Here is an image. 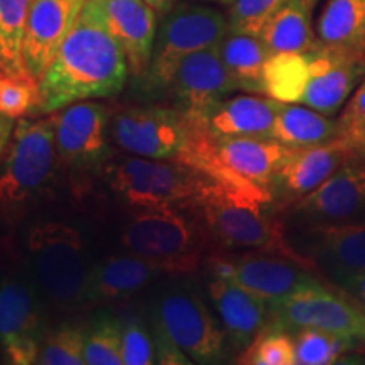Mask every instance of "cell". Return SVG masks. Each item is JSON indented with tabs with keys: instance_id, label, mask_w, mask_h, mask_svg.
<instances>
[{
	"instance_id": "obj_28",
	"label": "cell",
	"mask_w": 365,
	"mask_h": 365,
	"mask_svg": "<svg viewBox=\"0 0 365 365\" xmlns=\"http://www.w3.org/2000/svg\"><path fill=\"white\" fill-rule=\"evenodd\" d=\"M312 11L304 0H287L267 22L259 38L269 53H308L318 46Z\"/></svg>"
},
{
	"instance_id": "obj_43",
	"label": "cell",
	"mask_w": 365,
	"mask_h": 365,
	"mask_svg": "<svg viewBox=\"0 0 365 365\" xmlns=\"http://www.w3.org/2000/svg\"><path fill=\"white\" fill-rule=\"evenodd\" d=\"M193 2L210 4V6H212V4H215V6H223V7H228V6H230L232 2H234V0H193Z\"/></svg>"
},
{
	"instance_id": "obj_21",
	"label": "cell",
	"mask_w": 365,
	"mask_h": 365,
	"mask_svg": "<svg viewBox=\"0 0 365 365\" xmlns=\"http://www.w3.org/2000/svg\"><path fill=\"white\" fill-rule=\"evenodd\" d=\"M105 19L124 49L129 73L143 78L153 56L158 33V12L144 0H100Z\"/></svg>"
},
{
	"instance_id": "obj_23",
	"label": "cell",
	"mask_w": 365,
	"mask_h": 365,
	"mask_svg": "<svg viewBox=\"0 0 365 365\" xmlns=\"http://www.w3.org/2000/svg\"><path fill=\"white\" fill-rule=\"evenodd\" d=\"M217 153L227 168L269 191L274 175L289 156L291 148L271 137H232L217 139Z\"/></svg>"
},
{
	"instance_id": "obj_40",
	"label": "cell",
	"mask_w": 365,
	"mask_h": 365,
	"mask_svg": "<svg viewBox=\"0 0 365 365\" xmlns=\"http://www.w3.org/2000/svg\"><path fill=\"white\" fill-rule=\"evenodd\" d=\"M153 340L154 350H156V362L161 365H182L191 364L186 354L164 333L161 328L153 323Z\"/></svg>"
},
{
	"instance_id": "obj_31",
	"label": "cell",
	"mask_w": 365,
	"mask_h": 365,
	"mask_svg": "<svg viewBox=\"0 0 365 365\" xmlns=\"http://www.w3.org/2000/svg\"><path fill=\"white\" fill-rule=\"evenodd\" d=\"M296 365H330L341 362L357 346V339L344 333L303 328L293 333Z\"/></svg>"
},
{
	"instance_id": "obj_6",
	"label": "cell",
	"mask_w": 365,
	"mask_h": 365,
	"mask_svg": "<svg viewBox=\"0 0 365 365\" xmlns=\"http://www.w3.org/2000/svg\"><path fill=\"white\" fill-rule=\"evenodd\" d=\"M27 252L36 282L59 308L85 304L86 261L83 239L75 227L46 222L33 227L27 237Z\"/></svg>"
},
{
	"instance_id": "obj_35",
	"label": "cell",
	"mask_w": 365,
	"mask_h": 365,
	"mask_svg": "<svg viewBox=\"0 0 365 365\" xmlns=\"http://www.w3.org/2000/svg\"><path fill=\"white\" fill-rule=\"evenodd\" d=\"M39 103V81L33 76L0 73V113L11 118L34 115Z\"/></svg>"
},
{
	"instance_id": "obj_7",
	"label": "cell",
	"mask_w": 365,
	"mask_h": 365,
	"mask_svg": "<svg viewBox=\"0 0 365 365\" xmlns=\"http://www.w3.org/2000/svg\"><path fill=\"white\" fill-rule=\"evenodd\" d=\"M122 244L158 272L191 274L202 264L196 230L176 208L137 212L125 227Z\"/></svg>"
},
{
	"instance_id": "obj_17",
	"label": "cell",
	"mask_w": 365,
	"mask_h": 365,
	"mask_svg": "<svg viewBox=\"0 0 365 365\" xmlns=\"http://www.w3.org/2000/svg\"><path fill=\"white\" fill-rule=\"evenodd\" d=\"M86 0H31L22 56L26 70L41 80L83 11Z\"/></svg>"
},
{
	"instance_id": "obj_4",
	"label": "cell",
	"mask_w": 365,
	"mask_h": 365,
	"mask_svg": "<svg viewBox=\"0 0 365 365\" xmlns=\"http://www.w3.org/2000/svg\"><path fill=\"white\" fill-rule=\"evenodd\" d=\"M58 168L54 113L17 118L0 166V208H24L48 190Z\"/></svg>"
},
{
	"instance_id": "obj_42",
	"label": "cell",
	"mask_w": 365,
	"mask_h": 365,
	"mask_svg": "<svg viewBox=\"0 0 365 365\" xmlns=\"http://www.w3.org/2000/svg\"><path fill=\"white\" fill-rule=\"evenodd\" d=\"M145 4H149L154 11L158 12L159 17H163L164 14H168L176 4V0H144Z\"/></svg>"
},
{
	"instance_id": "obj_26",
	"label": "cell",
	"mask_w": 365,
	"mask_h": 365,
	"mask_svg": "<svg viewBox=\"0 0 365 365\" xmlns=\"http://www.w3.org/2000/svg\"><path fill=\"white\" fill-rule=\"evenodd\" d=\"M317 38L328 48L365 56V0H327Z\"/></svg>"
},
{
	"instance_id": "obj_34",
	"label": "cell",
	"mask_w": 365,
	"mask_h": 365,
	"mask_svg": "<svg viewBox=\"0 0 365 365\" xmlns=\"http://www.w3.org/2000/svg\"><path fill=\"white\" fill-rule=\"evenodd\" d=\"M41 365H85V328L61 325L46 333L38 362Z\"/></svg>"
},
{
	"instance_id": "obj_16",
	"label": "cell",
	"mask_w": 365,
	"mask_h": 365,
	"mask_svg": "<svg viewBox=\"0 0 365 365\" xmlns=\"http://www.w3.org/2000/svg\"><path fill=\"white\" fill-rule=\"evenodd\" d=\"M312 75L301 103L331 117L365 78V56L319 44L309 51Z\"/></svg>"
},
{
	"instance_id": "obj_36",
	"label": "cell",
	"mask_w": 365,
	"mask_h": 365,
	"mask_svg": "<svg viewBox=\"0 0 365 365\" xmlns=\"http://www.w3.org/2000/svg\"><path fill=\"white\" fill-rule=\"evenodd\" d=\"M287 0H234L228 6V29L234 33L261 36L271 17Z\"/></svg>"
},
{
	"instance_id": "obj_19",
	"label": "cell",
	"mask_w": 365,
	"mask_h": 365,
	"mask_svg": "<svg viewBox=\"0 0 365 365\" xmlns=\"http://www.w3.org/2000/svg\"><path fill=\"white\" fill-rule=\"evenodd\" d=\"M208 296L232 352H242L269 325V303L220 276H212Z\"/></svg>"
},
{
	"instance_id": "obj_1",
	"label": "cell",
	"mask_w": 365,
	"mask_h": 365,
	"mask_svg": "<svg viewBox=\"0 0 365 365\" xmlns=\"http://www.w3.org/2000/svg\"><path fill=\"white\" fill-rule=\"evenodd\" d=\"M129 65L105 19L100 0H86L83 11L39 80L34 115H48L68 105L100 100L124 88Z\"/></svg>"
},
{
	"instance_id": "obj_3",
	"label": "cell",
	"mask_w": 365,
	"mask_h": 365,
	"mask_svg": "<svg viewBox=\"0 0 365 365\" xmlns=\"http://www.w3.org/2000/svg\"><path fill=\"white\" fill-rule=\"evenodd\" d=\"M108 185L127 207L137 210L193 208L208 176L176 161L130 156L105 166Z\"/></svg>"
},
{
	"instance_id": "obj_27",
	"label": "cell",
	"mask_w": 365,
	"mask_h": 365,
	"mask_svg": "<svg viewBox=\"0 0 365 365\" xmlns=\"http://www.w3.org/2000/svg\"><path fill=\"white\" fill-rule=\"evenodd\" d=\"M272 139L291 149L309 148L336 139V120L312 107L277 103Z\"/></svg>"
},
{
	"instance_id": "obj_12",
	"label": "cell",
	"mask_w": 365,
	"mask_h": 365,
	"mask_svg": "<svg viewBox=\"0 0 365 365\" xmlns=\"http://www.w3.org/2000/svg\"><path fill=\"white\" fill-rule=\"evenodd\" d=\"M269 318L274 325L294 333L303 328H317L359 340L362 331V308L349 296L335 293L322 279L301 286L291 294L269 303Z\"/></svg>"
},
{
	"instance_id": "obj_15",
	"label": "cell",
	"mask_w": 365,
	"mask_h": 365,
	"mask_svg": "<svg viewBox=\"0 0 365 365\" xmlns=\"http://www.w3.org/2000/svg\"><path fill=\"white\" fill-rule=\"evenodd\" d=\"M289 208L299 225H325L365 217V158L346 159L317 190Z\"/></svg>"
},
{
	"instance_id": "obj_45",
	"label": "cell",
	"mask_w": 365,
	"mask_h": 365,
	"mask_svg": "<svg viewBox=\"0 0 365 365\" xmlns=\"http://www.w3.org/2000/svg\"><path fill=\"white\" fill-rule=\"evenodd\" d=\"M304 2H307V4H308V6L313 9V7H314V6H317V4H318V0H304Z\"/></svg>"
},
{
	"instance_id": "obj_13",
	"label": "cell",
	"mask_w": 365,
	"mask_h": 365,
	"mask_svg": "<svg viewBox=\"0 0 365 365\" xmlns=\"http://www.w3.org/2000/svg\"><path fill=\"white\" fill-rule=\"evenodd\" d=\"M46 339L43 309L33 282L17 272L0 279V350L12 365L38 362Z\"/></svg>"
},
{
	"instance_id": "obj_5",
	"label": "cell",
	"mask_w": 365,
	"mask_h": 365,
	"mask_svg": "<svg viewBox=\"0 0 365 365\" xmlns=\"http://www.w3.org/2000/svg\"><path fill=\"white\" fill-rule=\"evenodd\" d=\"M228 33V19L210 4L181 0L161 17L153 56L143 83L148 90L168 88L185 58L217 46Z\"/></svg>"
},
{
	"instance_id": "obj_11",
	"label": "cell",
	"mask_w": 365,
	"mask_h": 365,
	"mask_svg": "<svg viewBox=\"0 0 365 365\" xmlns=\"http://www.w3.org/2000/svg\"><path fill=\"white\" fill-rule=\"evenodd\" d=\"M207 264L212 276L234 281L267 303L284 298L301 286L319 281L314 264L281 254H220L210 257Z\"/></svg>"
},
{
	"instance_id": "obj_30",
	"label": "cell",
	"mask_w": 365,
	"mask_h": 365,
	"mask_svg": "<svg viewBox=\"0 0 365 365\" xmlns=\"http://www.w3.org/2000/svg\"><path fill=\"white\" fill-rule=\"evenodd\" d=\"M31 0H0V73L29 76L22 56V43Z\"/></svg>"
},
{
	"instance_id": "obj_41",
	"label": "cell",
	"mask_w": 365,
	"mask_h": 365,
	"mask_svg": "<svg viewBox=\"0 0 365 365\" xmlns=\"http://www.w3.org/2000/svg\"><path fill=\"white\" fill-rule=\"evenodd\" d=\"M14 127H16V118H11L0 113V163L6 156L9 144H11Z\"/></svg>"
},
{
	"instance_id": "obj_39",
	"label": "cell",
	"mask_w": 365,
	"mask_h": 365,
	"mask_svg": "<svg viewBox=\"0 0 365 365\" xmlns=\"http://www.w3.org/2000/svg\"><path fill=\"white\" fill-rule=\"evenodd\" d=\"M325 274L327 279L331 282L335 289H340L345 296L352 298L355 303L365 307V267L333 269V271Z\"/></svg>"
},
{
	"instance_id": "obj_32",
	"label": "cell",
	"mask_w": 365,
	"mask_h": 365,
	"mask_svg": "<svg viewBox=\"0 0 365 365\" xmlns=\"http://www.w3.org/2000/svg\"><path fill=\"white\" fill-rule=\"evenodd\" d=\"M122 327L110 313H100L85 328V365H124L122 362Z\"/></svg>"
},
{
	"instance_id": "obj_29",
	"label": "cell",
	"mask_w": 365,
	"mask_h": 365,
	"mask_svg": "<svg viewBox=\"0 0 365 365\" xmlns=\"http://www.w3.org/2000/svg\"><path fill=\"white\" fill-rule=\"evenodd\" d=\"M309 75V51L272 53L264 66V95L282 103H301Z\"/></svg>"
},
{
	"instance_id": "obj_18",
	"label": "cell",
	"mask_w": 365,
	"mask_h": 365,
	"mask_svg": "<svg viewBox=\"0 0 365 365\" xmlns=\"http://www.w3.org/2000/svg\"><path fill=\"white\" fill-rule=\"evenodd\" d=\"M350 158H354L352 150L339 137L325 144L291 149L269 186L274 205L291 207L317 190Z\"/></svg>"
},
{
	"instance_id": "obj_14",
	"label": "cell",
	"mask_w": 365,
	"mask_h": 365,
	"mask_svg": "<svg viewBox=\"0 0 365 365\" xmlns=\"http://www.w3.org/2000/svg\"><path fill=\"white\" fill-rule=\"evenodd\" d=\"M217 46H210L182 59L168 86L173 95L171 107L196 124H205L210 112L237 91Z\"/></svg>"
},
{
	"instance_id": "obj_44",
	"label": "cell",
	"mask_w": 365,
	"mask_h": 365,
	"mask_svg": "<svg viewBox=\"0 0 365 365\" xmlns=\"http://www.w3.org/2000/svg\"><path fill=\"white\" fill-rule=\"evenodd\" d=\"M360 308H362V317H364V323H362V331H360V335H359V341H360V344H362V345L365 346V307H362V304H360Z\"/></svg>"
},
{
	"instance_id": "obj_24",
	"label": "cell",
	"mask_w": 365,
	"mask_h": 365,
	"mask_svg": "<svg viewBox=\"0 0 365 365\" xmlns=\"http://www.w3.org/2000/svg\"><path fill=\"white\" fill-rule=\"evenodd\" d=\"M156 274V269L134 254L112 255L88 269L85 303L108 304L127 299L149 284Z\"/></svg>"
},
{
	"instance_id": "obj_38",
	"label": "cell",
	"mask_w": 365,
	"mask_h": 365,
	"mask_svg": "<svg viewBox=\"0 0 365 365\" xmlns=\"http://www.w3.org/2000/svg\"><path fill=\"white\" fill-rule=\"evenodd\" d=\"M122 362L124 365L158 364L153 333L137 318L127 319L122 327Z\"/></svg>"
},
{
	"instance_id": "obj_8",
	"label": "cell",
	"mask_w": 365,
	"mask_h": 365,
	"mask_svg": "<svg viewBox=\"0 0 365 365\" xmlns=\"http://www.w3.org/2000/svg\"><path fill=\"white\" fill-rule=\"evenodd\" d=\"M153 323L180 346L191 364H222L232 352L220 319L191 291L171 289L159 296Z\"/></svg>"
},
{
	"instance_id": "obj_22",
	"label": "cell",
	"mask_w": 365,
	"mask_h": 365,
	"mask_svg": "<svg viewBox=\"0 0 365 365\" xmlns=\"http://www.w3.org/2000/svg\"><path fill=\"white\" fill-rule=\"evenodd\" d=\"M277 100L261 93L235 95L223 98L205 120L207 129L217 139L232 137H271Z\"/></svg>"
},
{
	"instance_id": "obj_10",
	"label": "cell",
	"mask_w": 365,
	"mask_h": 365,
	"mask_svg": "<svg viewBox=\"0 0 365 365\" xmlns=\"http://www.w3.org/2000/svg\"><path fill=\"white\" fill-rule=\"evenodd\" d=\"M54 113V140L58 166L83 175L110 163V118L107 105L76 102Z\"/></svg>"
},
{
	"instance_id": "obj_37",
	"label": "cell",
	"mask_w": 365,
	"mask_h": 365,
	"mask_svg": "<svg viewBox=\"0 0 365 365\" xmlns=\"http://www.w3.org/2000/svg\"><path fill=\"white\" fill-rule=\"evenodd\" d=\"M336 137L352 150L354 156L365 158V78L355 88L336 120Z\"/></svg>"
},
{
	"instance_id": "obj_9",
	"label": "cell",
	"mask_w": 365,
	"mask_h": 365,
	"mask_svg": "<svg viewBox=\"0 0 365 365\" xmlns=\"http://www.w3.org/2000/svg\"><path fill=\"white\" fill-rule=\"evenodd\" d=\"M193 122L173 107H129L112 113L110 139L132 156L182 163Z\"/></svg>"
},
{
	"instance_id": "obj_33",
	"label": "cell",
	"mask_w": 365,
	"mask_h": 365,
	"mask_svg": "<svg viewBox=\"0 0 365 365\" xmlns=\"http://www.w3.org/2000/svg\"><path fill=\"white\" fill-rule=\"evenodd\" d=\"M235 362L244 365H296L293 333L269 322L252 344L239 352Z\"/></svg>"
},
{
	"instance_id": "obj_20",
	"label": "cell",
	"mask_w": 365,
	"mask_h": 365,
	"mask_svg": "<svg viewBox=\"0 0 365 365\" xmlns=\"http://www.w3.org/2000/svg\"><path fill=\"white\" fill-rule=\"evenodd\" d=\"M301 255L322 271L365 267V217L325 225H299Z\"/></svg>"
},
{
	"instance_id": "obj_25",
	"label": "cell",
	"mask_w": 365,
	"mask_h": 365,
	"mask_svg": "<svg viewBox=\"0 0 365 365\" xmlns=\"http://www.w3.org/2000/svg\"><path fill=\"white\" fill-rule=\"evenodd\" d=\"M217 48L237 90L264 95V66L271 56L264 41L259 36L234 33L228 29Z\"/></svg>"
},
{
	"instance_id": "obj_2",
	"label": "cell",
	"mask_w": 365,
	"mask_h": 365,
	"mask_svg": "<svg viewBox=\"0 0 365 365\" xmlns=\"http://www.w3.org/2000/svg\"><path fill=\"white\" fill-rule=\"evenodd\" d=\"M274 208L272 196L266 190L237 188L208 178L191 210L200 213L205 235L220 249L281 254L308 261L287 239L284 223Z\"/></svg>"
}]
</instances>
